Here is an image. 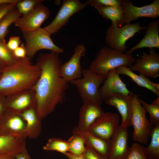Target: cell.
<instances>
[{
  "instance_id": "28",
  "label": "cell",
  "mask_w": 159,
  "mask_h": 159,
  "mask_svg": "<svg viewBox=\"0 0 159 159\" xmlns=\"http://www.w3.org/2000/svg\"><path fill=\"white\" fill-rule=\"evenodd\" d=\"M69 151L76 155H83L85 149V143L83 138L77 133H73L67 141Z\"/></svg>"
},
{
  "instance_id": "16",
  "label": "cell",
  "mask_w": 159,
  "mask_h": 159,
  "mask_svg": "<svg viewBox=\"0 0 159 159\" xmlns=\"http://www.w3.org/2000/svg\"><path fill=\"white\" fill-rule=\"evenodd\" d=\"M133 94L131 92L128 95H126L118 93L104 100L106 104L117 108L122 117L120 125L127 127L132 125Z\"/></svg>"
},
{
  "instance_id": "22",
  "label": "cell",
  "mask_w": 159,
  "mask_h": 159,
  "mask_svg": "<svg viewBox=\"0 0 159 159\" xmlns=\"http://www.w3.org/2000/svg\"><path fill=\"white\" fill-rule=\"evenodd\" d=\"M26 124V132L27 138L37 139L42 130L41 120L39 118L35 109L27 110L20 114Z\"/></svg>"
},
{
  "instance_id": "4",
  "label": "cell",
  "mask_w": 159,
  "mask_h": 159,
  "mask_svg": "<svg viewBox=\"0 0 159 159\" xmlns=\"http://www.w3.org/2000/svg\"><path fill=\"white\" fill-rule=\"evenodd\" d=\"M82 77L70 83L76 87L83 103L90 102L101 105L102 100L99 88L106 78L96 74L89 69H82Z\"/></svg>"
},
{
  "instance_id": "12",
  "label": "cell",
  "mask_w": 159,
  "mask_h": 159,
  "mask_svg": "<svg viewBox=\"0 0 159 159\" xmlns=\"http://www.w3.org/2000/svg\"><path fill=\"white\" fill-rule=\"evenodd\" d=\"M36 95L33 89L6 97V110L19 114L29 109H36Z\"/></svg>"
},
{
  "instance_id": "6",
  "label": "cell",
  "mask_w": 159,
  "mask_h": 159,
  "mask_svg": "<svg viewBox=\"0 0 159 159\" xmlns=\"http://www.w3.org/2000/svg\"><path fill=\"white\" fill-rule=\"evenodd\" d=\"M22 32L25 41L26 56L31 59L42 49L50 50L59 54L64 52L63 49L54 44L51 38V34L44 28L34 31Z\"/></svg>"
},
{
  "instance_id": "46",
  "label": "cell",
  "mask_w": 159,
  "mask_h": 159,
  "mask_svg": "<svg viewBox=\"0 0 159 159\" xmlns=\"http://www.w3.org/2000/svg\"><path fill=\"white\" fill-rule=\"evenodd\" d=\"M1 77V73H0V78Z\"/></svg>"
},
{
  "instance_id": "30",
  "label": "cell",
  "mask_w": 159,
  "mask_h": 159,
  "mask_svg": "<svg viewBox=\"0 0 159 159\" xmlns=\"http://www.w3.org/2000/svg\"><path fill=\"white\" fill-rule=\"evenodd\" d=\"M0 59L7 66L15 64L20 59L16 58L13 52L8 49L5 39H0Z\"/></svg>"
},
{
  "instance_id": "32",
  "label": "cell",
  "mask_w": 159,
  "mask_h": 159,
  "mask_svg": "<svg viewBox=\"0 0 159 159\" xmlns=\"http://www.w3.org/2000/svg\"><path fill=\"white\" fill-rule=\"evenodd\" d=\"M44 1V0H19L16 3V7L19 12L24 15L31 11Z\"/></svg>"
},
{
  "instance_id": "40",
  "label": "cell",
  "mask_w": 159,
  "mask_h": 159,
  "mask_svg": "<svg viewBox=\"0 0 159 159\" xmlns=\"http://www.w3.org/2000/svg\"><path fill=\"white\" fill-rule=\"evenodd\" d=\"M14 159H31L30 157L26 148L22 152L16 155Z\"/></svg>"
},
{
  "instance_id": "45",
  "label": "cell",
  "mask_w": 159,
  "mask_h": 159,
  "mask_svg": "<svg viewBox=\"0 0 159 159\" xmlns=\"http://www.w3.org/2000/svg\"><path fill=\"white\" fill-rule=\"evenodd\" d=\"M152 104H159V96L152 103Z\"/></svg>"
},
{
  "instance_id": "10",
  "label": "cell",
  "mask_w": 159,
  "mask_h": 159,
  "mask_svg": "<svg viewBox=\"0 0 159 159\" xmlns=\"http://www.w3.org/2000/svg\"><path fill=\"white\" fill-rule=\"evenodd\" d=\"M86 6L79 0H64L54 18L44 28L51 34L57 33L74 14L85 8Z\"/></svg>"
},
{
  "instance_id": "34",
  "label": "cell",
  "mask_w": 159,
  "mask_h": 159,
  "mask_svg": "<svg viewBox=\"0 0 159 159\" xmlns=\"http://www.w3.org/2000/svg\"><path fill=\"white\" fill-rule=\"evenodd\" d=\"M122 0H89L85 3L86 5H90L95 7L97 6H120Z\"/></svg>"
},
{
  "instance_id": "37",
  "label": "cell",
  "mask_w": 159,
  "mask_h": 159,
  "mask_svg": "<svg viewBox=\"0 0 159 159\" xmlns=\"http://www.w3.org/2000/svg\"><path fill=\"white\" fill-rule=\"evenodd\" d=\"M14 56L18 59H21L26 57V51L24 43L21 45L13 51Z\"/></svg>"
},
{
  "instance_id": "29",
  "label": "cell",
  "mask_w": 159,
  "mask_h": 159,
  "mask_svg": "<svg viewBox=\"0 0 159 159\" xmlns=\"http://www.w3.org/2000/svg\"><path fill=\"white\" fill-rule=\"evenodd\" d=\"M43 149L46 151H56L63 154L69 151L67 141L56 138H50Z\"/></svg>"
},
{
  "instance_id": "39",
  "label": "cell",
  "mask_w": 159,
  "mask_h": 159,
  "mask_svg": "<svg viewBox=\"0 0 159 159\" xmlns=\"http://www.w3.org/2000/svg\"><path fill=\"white\" fill-rule=\"evenodd\" d=\"M6 97L0 94V118L6 110L5 106Z\"/></svg>"
},
{
  "instance_id": "38",
  "label": "cell",
  "mask_w": 159,
  "mask_h": 159,
  "mask_svg": "<svg viewBox=\"0 0 159 159\" xmlns=\"http://www.w3.org/2000/svg\"><path fill=\"white\" fill-rule=\"evenodd\" d=\"M16 3L4 4L0 5V20L8 12L16 8Z\"/></svg>"
},
{
  "instance_id": "44",
  "label": "cell",
  "mask_w": 159,
  "mask_h": 159,
  "mask_svg": "<svg viewBox=\"0 0 159 159\" xmlns=\"http://www.w3.org/2000/svg\"><path fill=\"white\" fill-rule=\"evenodd\" d=\"M15 157L0 155V159H14Z\"/></svg>"
},
{
  "instance_id": "23",
  "label": "cell",
  "mask_w": 159,
  "mask_h": 159,
  "mask_svg": "<svg viewBox=\"0 0 159 159\" xmlns=\"http://www.w3.org/2000/svg\"><path fill=\"white\" fill-rule=\"evenodd\" d=\"M74 133L78 134L83 138L85 145L90 146L107 159L110 150V140H106L96 136L87 131H79Z\"/></svg>"
},
{
  "instance_id": "24",
  "label": "cell",
  "mask_w": 159,
  "mask_h": 159,
  "mask_svg": "<svg viewBox=\"0 0 159 159\" xmlns=\"http://www.w3.org/2000/svg\"><path fill=\"white\" fill-rule=\"evenodd\" d=\"M116 70L118 74H123L127 76L139 87L146 88L153 92L158 97L159 96V91L153 87V82L146 76L140 74L138 75L130 70L128 67L124 66L117 68Z\"/></svg>"
},
{
  "instance_id": "1",
  "label": "cell",
  "mask_w": 159,
  "mask_h": 159,
  "mask_svg": "<svg viewBox=\"0 0 159 159\" xmlns=\"http://www.w3.org/2000/svg\"><path fill=\"white\" fill-rule=\"evenodd\" d=\"M59 54L54 52L41 53L35 64L41 73L33 88L36 99V111L42 120L54 110L59 104L64 100L69 82L60 74L62 62Z\"/></svg>"
},
{
  "instance_id": "18",
  "label": "cell",
  "mask_w": 159,
  "mask_h": 159,
  "mask_svg": "<svg viewBox=\"0 0 159 159\" xmlns=\"http://www.w3.org/2000/svg\"><path fill=\"white\" fill-rule=\"evenodd\" d=\"M127 127L119 125L110 140V150L107 159H125L129 150Z\"/></svg>"
},
{
  "instance_id": "8",
  "label": "cell",
  "mask_w": 159,
  "mask_h": 159,
  "mask_svg": "<svg viewBox=\"0 0 159 159\" xmlns=\"http://www.w3.org/2000/svg\"><path fill=\"white\" fill-rule=\"evenodd\" d=\"M121 6L123 15L119 26L125 24L142 17L157 19L159 16V0H154L150 4L138 7L133 5L132 1L122 0Z\"/></svg>"
},
{
  "instance_id": "13",
  "label": "cell",
  "mask_w": 159,
  "mask_h": 159,
  "mask_svg": "<svg viewBox=\"0 0 159 159\" xmlns=\"http://www.w3.org/2000/svg\"><path fill=\"white\" fill-rule=\"evenodd\" d=\"M134 63L128 67L132 71L137 72L148 77H159V54L155 48L150 49L149 54L143 52L139 57L135 59Z\"/></svg>"
},
{
  "instance_id": "35",
  "label": "cell",
  "mask_w": 159,
  "mask_h": 159,
  "mask_svg": "<svg viewBox=\"0 0 159 159\" xmlns=\"http://www.w3.org/2000/svg\"><path fill=\"white\" fill-rule=\"evenodd\" d=\"M83 155L86 159H106L97 151L86 145Z\"/></svg>"
},
{
  "instance_id": "36",
  "label": "cell",
  "mask_w": 159,
  "mask_h": 159,
  "mask_svg": "<svg viewBox=\"0 0 159 159\" xmlns=\"http://www.w3.org/2000/svg\"><path fill=\"white\" fill-rule=\"evenodd\" d=\"M21 44L19 36H12L10 37L6 45L11 51L13 52Z\"/></svg>"
},
{
  "instance_id": "2",
  "label": "cell",
  "mask_w": 159,
  "mask_h": 159,
  "mask_svg": "<svg viewBox=\"0 0 159 159\" xmlns=\"http://www.w3.org/2000/svg\"><path fill=\"white\" fill-rule=\"evenodd\" d=\"M26 57L6 67L1 73L0 94L6 97L33 89L40 75L41 70Z\"/></svg>"
},
{
  "instance_id": "20",
  "label": "cell",
  "mask_w": 159,
  "mask_h": 159,
  "mask_svg": "<svg viewBox=\"0 0 159 159\" xmlns=\"http://www.w3.org/2000/svg\"><path fill=\"white\" fill-rule=\"evenodd\" d=\"M159 19H155L150 22L146 26L145 34L143 38L126 53L132 54L135 50L145 47L150 49H159Z\"/></svg>"
},
{
  "instance_id": "21",
  "label": "cell",
  "mask_w": 159,
  "mask_h": 159,
  "mask_svg": "<svg viewBox=\"0 0 159 159\" xmlns=\"http://www.w3.org/2000/svg\"><path fill=\"white\" fill-rule=\"evenodd\" d=\"M26 148L25 139L0 134V155L15 157Z\"/></svg>"
},
{
  "instance_id": "15",
  "label": "cell",
  "mask_w": 159,
  "mask_h": 159,
  "mask_svg": "<svg viewBox=\"0 0 159 159\" xmlns=\"http://www.w3.org/2000/svg\"><path fill=\"white\" fill-rule=\"evenodd\" d=\"M26 126L25 121L20 114L6 110L0 118V134L25 140L27 138Z\"/></svg>"
},
{
  "instance_id": "26",
  "label": "cell",
  "mask_w": 159,
  "mask_h": 159,
  "mask_svg": "<svg viewBox=\"0 0 159 159\" xmlns=\"http://www.w3.org/2000/svg\"><path fill=\"white\" fill-rule=\"evenodd\" d=\"M150 136V142L145 148V152L148 159H159V125L153 126Z\"/></svg>"
},
{
  "instance_id": "33",
  "label": "cell",
  "mask_w": 159,
  "mask_h": 159,
  "mask_svg": "<svg viewBox=\"0 0 159 159\" xmlns=\"http://www.w3.org/2000/svg\"><path fill=\"white\" fill-rule=\"evenodd\" d=\"M145 148L138 143H133L125 159H148L145 154Z\"/></svg>"
},
{
  "instance_id": "43",
  "label": "cell",
  "mask_w": 159,
  "mask_h": 159,
  "mask_svg": "<svg viewBox=\"0 0 159 159\" xmlns=\"http://www.w3.org/2000/svg\"><path fill=\"white\" fill-rule=\"evenodd\" d=\"M7 66L0 59V73Z\"/></svg>"
},
{
  "instance_id": "9",
  "label": "cell",
  "mask_w": 159,
  "mask_h": 159,
  "mask_svg": "<svg viewBox=\"0 0 159 159\" xmlns=\"http://www.w3.org/2000/svg\"><path fill=\"white\" fill-rule=\"evenodd\" d=\"M120 117L117 113L106 112L97 119L87 131L96 136L110 140L119 126Z\"/></svg>"
},
{
  "instance_id": "41",
  "label": "cell",
  "mask_w": 159,
  "mask_h": 159,
  "mask_svg": "<svg viewBox=\"0 0 159 159\" xmlns=\"http://www.w3.org/2000/svg\"><path fill=\"white\" fill-rule=\"evenodd\" d=\"M63 154L69 159H86L83 155H76L68 152L65 153Z\"/></svg>"
},
{
  "instance_id": "19",
  "label": "cell",
  "mask_w": 159,
  "mask_h": 159,
  "mask_svg": "<svg viewBox=\"0 0 159 159\" xmlns=\"http://www.w3.org/2000/svg\"><path fill=\"white\" fill-rule=\"evenodd\" d=\"M99 93L103 100L116 94L128 95L131 92L121 80L115 69L109 72L103 85L99 89Z\"/></svg>"
},
{
  "instance_id": "42",
  "label": "cell",
  "mask_w": 159,
  "mask_h": 159,
  "mask_svg": "<svg viewBox=\"0 0 159 159\" xmlns=\"http://www.w3.org/2000/svg\"><path fill=\"white\" fill-rule=\"evenodd\" d=\"M19 1V0H0V5L17 3Z\"/></svg>"
},
{
  "instance_id": "27",
  "label": "cell",
  "mask_w": 159,
  "mask_h": 159,
  "mask_svg": "<svg viewBox=\"0 0 159 159\" xmlns=\"http://www.w3.org/2000/svg\"><path fill=\"white\" fill-rule=\"evenodd\" d=\"M22 15L15 8L10 10L2 17L0 20V39H5V38L9 32L10 26L14 23L18 18Z\"/></svg>"
},
{
  "instance_id": "7",
  "label": "cell",
  "mask_w": 159,
  "mask_h": 159,
  "mask_svg": "<svg viewBox=\"0 0 159 159\" xmlns=\"http://www.w3.org/2000/svg\"><path fill=\"white\" fill-rule=\"evenodd\" d=\"M146 27L142 26L139 22L127 24L121 27L111 25L106 32L105 42L109 47L124 53L127 47L125 45L127 41Z\"/></svg>"
},
{
  "instance_id": "3",
  "label": "cell",
  "mask_w": 159,
  "mask_h": 159,
  "mask_svg": "<svg viewBox=\"0 0 159 159\" xmlns=\"http://www.w3.org/2000/svg\"><path fill=\"white\" fill-rule=\"evenodd\" d=\"M135 59L132 54L105 47L96 53L89 69L96 74L106 78L111 70L122 66L129 67Z\"/></svg>"
},
{
  "instance_id": "11",
  "label": "cell",
  "mask_w": 159,
  "mask_h": 159,
  "mask_svg": "<svg viewBox=\"0 0 159 159\" xmlns=\"http://www.w3.org/2000/svg\"><path fill=\"white\" fill-rule=\"evenodd\" d=\"M50 14L48 8L41 3L28 13L18 18L14 24L22 32L36 31L41 28Z\"/></svg>"
},
{
  "instance_id": "31",
  "label": "cell",
  "mask_w": 159,
  "mask_h": 159,
  "mask_svg": "<svg viewBox=\"0 0 159 159\" xmlns=\"http://www.w3.org/2000/svg\"><path fill=\"white\" fill-rule=\"evenodd\" d=\"M140 102L150 115V121L153 125H159V104H148L140 99Z\"/></svg>"
},
{
  "instance_id": "5",
  "label": "cell",
  "mask_w": 159,
  "mask_h": 159,
  "mask_svg": "<svg viewBox=\"0 0 159 159\" xmlns=\"http://www.w3.org/2000/svg\"><path fill=\"white\" fill-rule=\"evenodd\" d=\"M132 106L133 140L140 144H146L153 126L146 118L147 111L141 104L139 96L133 93L132 97Z\"/></svg>"
},
{
  "instance_id": "25",
  "label": "cell",
  "mask_w": 159,
  "mask_h": 159,
  "mask_svg": "<svg viewBox=\"0 0 159 159\" xmlns=\"http://www.w3.org/2000/svg\"><path fill=\"white\" fill-rule=\"evenodd\" d=\"M99 14L103 18L110 19L113 26H119L123 15V11L120 6H97L94 7Z\"/></svg>"
},
{
  "instance_id": "14",
  "label": "cell",
  "mask_w": 159,
  "mask_h": 159,
  "mask_svg": "<svg viewBox=\"0 0 159 159\" xmlns=\"http://www.w3.org/2000/svg\"><path fill=\"white\" fill-rule=\"evenodd\" d=\"M87 49L83 44H80L75 47L73 54L69 60L62 63L59 68L61 76L68 82L82 77L80 64L81 58L84 57Z\"/></svg>"
},
{
  "instance_id": "17",
  "label": "cell",
  "mask_w": 159,
  "mask_h": 159,
  "mask_svg": "<svg viewBox=\"0 0 159 159\" xmlns=\"http://www.w3.org/2000/svg\"><path fill=\"white\" fill-rule=\"evenodd\" d=\"M104 113L100 105L90 102L83 103L79 112L78 125L73 129L72 133L87 131L91 125Z\"/></svg>"
}]
</instances>
